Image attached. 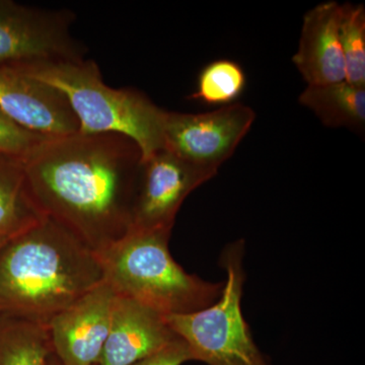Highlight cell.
Segmentation results:
<instances>
[{"mask_svg": "<svg viewBox=\"0 0 365 365\" xmlns=\"http://www.w3.org/2000/svg\"><path fill=\"white\" fill-rule=\"evenodd\" d=\"M256 114L248 106H225L201 114L168 112L163 148L199 167L217 173L248 134Z\"/></svg>", "mask_w": 365, "mask_h": 365, "instance_id": "52a82bcc", "label": "cell"}, {"mask_svg": "<svg viewBox=\"0 0 365 365\" xmlns=\"http://www.w3.org/2000/svg\"><path fill=\"white\" fill-rule=\"evenodd\" d=\"M188 361H193L191 353L187 345L179 339L165 349L132 365H182Z\"/></svg>", "mask_w": 365, "mask_h": 365, "instance_id": "d6986e66", "label": "cell"}, {"mask_svg": "<svg viewBox=\"0 0 365 365\" xmlns=\"http://www.w3.org/2000/svg\"><path fill=\"white\" fill-rule=\"evenodd\" d=\"M45 138L21 128L0 112V153L24 157Z\"/></svg>", "mask_w": 365, "mask_h": 365, "instance_id": "ac0fdd59", "label": "cell"}, {"mask_svg": "<svg viewBox=\"0 0 365 365\" xmlns=\"http://www.w3.org/2000/svg\"><path fill=\"white\" fill-rule=\"evenodd\" d=\"M339 36L345 81L365 86V9L362 4H341Z\"/></svg>", "mask_w": 365, "mask_h": 365, "instance_id": "e0dca14e", "label": "cell"}, {"mask_svg": "<svg viewBox=\"0 0 365 365\" xmlns=\"http://www.w3.org/2000/svg\"><path fill=\"white\" fill-rule=\"evenodd\" d=\"M179 339L163 314L117 295L109 335L98 365H132Z\"/></svg>", "mask_w": 365, "mask_h": 365, "instance_id": "8fae6325", "label": "cell"}, {"mask_svg": "<svg viewBox=\"0 0 365 365\" xmlns=\"http://www.w3.org/2000/svg\"><path fill=\"white\" fill-rule=\"evenodd\" d=\"M42 218L29 193L23 157L0 153V235L19 234Z\"/></svg>", "mask_w": 365, "mask_h": 365, "instance_id": "5bb4252c", "label": "cell"}, {"mask_svg": "<svg viewBox=\"0 0 365 365\" xmlns=\"http://www.w3.org/2000/svg\"><path fill=\"white\" fill-rule=\"evenodd\" d=\"M140 148L118 133L45 138L23 157L36 208L100 254L130 232Z\"/></svg>", "mask_w": 365, "mask_h": 365, "instance_id": "6da1fadb", "label": "cell"}, {"mask_svg": "<svg viewBox=\"0 0 365 365\" xmlns=\"http://www.w3.org/2000/svg\"><path fill=\"white\" fill-rule=\"evenodd\" d=\"M52 353L47 326L0 314V365H48Z\"/></svg>", "mask_w": 365, "mask_h": 365, "instance_id": "9a60e30c", "label": "cell"}, {"mask_svg": "<svg viewBox=\"0 0 365 365\" xmlns=\"http://www.w3.org/2000/svg\"><path fill=\"white\" fill-rule=\"evenodd\" d=\"M48 365H63L61 362L59 361L58 359L55 356L54 353H52L51 356H50L49 361H48Z\"/></svg>", "mask_w": 365, "mask_h": 365, "instance_id": "ffe728a7", "label": "cell"}, {"mask_svg": "<svg viewBox=\"0 0 365 365\" xmlns=\"http://www.w3.org/2000/svg\"><path fill=\"white\" fill-rule=\"evenodd\" d=\"M245 242H230L220 256L225 278L222 294L193 313L165 316L187 345L193 361L208 365H272L255 343L242 309L246 272Z\"/></svg>", "mask_w": 365, "mask_h": 365, "instance_id": "5b68a950", "label": "cell"}, {"mask_svg": "<svg viewBox=\"0 0 365 365\" xmlns=\"http://www.w3.org/2000/svg\"><path fill=\"white\" fill-rule=\"evenodd\" d=\"M72 11H51L0 0V66L85 59V46L72 37Z\"/></svg>", "mask_w": 365, "mask_h": 365, "instance_id": "8992f818", "label": "cell"}, {"mask_svg": "<svg viewBox=\"0 0 365 365\" xmlns=\"http://www.w3.org/2000/svg\"><path fill=\"white\" fill-rule=\"evenodd\" d=\"M246 86V73L239 63L232 60H215L200 71L196 90L190 98L205 105L225 107L235 104Z\"/></svg>", "mask_w": 365, "mask_h": 365, "instance_id": "2e32d148", "label": "cell"}, {"mask_svg": "<svg viewBox=\"0 0 365 365\" xmlns=\"http://www.w3.org/2000/svg\"><path fill=\"white\" fill-rule=\"evenodd\" d=\"M217 173L162 148L143 160L131 230H173L185 199Z\"/></svg>", "mask_w": 365, "mask_h": 365, "instance_id": "ba28073f", "label": "cell"}, {"mask_svg": "<svg viewBox=\"0 0 365 365\" xmlns=\"http://www.w3.org/2000/svg\"><path fill=\"white\" fill-rule=\"evenodd\" d=\"M61 91L81 133H118L138 145L143 160L163 148L167 111L134 88H113L93 60H57L11 66Z\"/></svg>", "mask_w": 365, "mask_h": 365, "instance_id": "3957f363", "label": "cell"}, {"mask_svg": "<svg viewBox=\"0 0 365 365\" xmlns=\"http://www.w3.org/2000/svg\"><path fill=\"white\" fill-rule=\"evenodd\" d=\"M0 112L21 128L57 138L79 130L66 96L11 66H0Z\"/></svg>", "mask_w": 365, "mask_h": 365, "instance_id": "30bf717a", "label": "cell"}, {"mask_svg": "<svg viewBox=\"0 0 365 365\" xmlns=\"http://www.w3.org/2000/svg\"><path fill=\"white\" fill-rule=\"evenodd\" d=\"M13 237V235H11ZM11 237H6V235H0V247L2 246V245L4 244L7 241V240L9 239Z\"/></svg>", "mask_w": 365, "mask_h": 365, "instance_id": "44dd1931", "label": "cell"}, {"mask_svg": "<svg viewBox=\"0 0 365 365\" xmlns=\"http://www.w3.org/2000/svg\"><path fill=\"white\" fill-rule=\"evenodd\" d=\"M300 105L311 110L327 127L361 132L365 126V86L347 81L307 86Z\"/></svg>", "mask_w": 365, "mask_h": 365, "instance_id": "4fadbf2b", "label": "cell"}, {"mask_svg": "<svg viewBox=\"0 0 365 365\" xmlns=\"http://www.w3.org/2000/svg\"><path fill=\"white\" fill-rule=\"evenodd\" d=\"M341 4L322 2L304 16L299 48L292 57L307 86L345 81L339 26Z\"/></svg>", "mask_w": 365, "mask_h": 365, "instance_id": "7c38bea8", "label": "cell"}, {"mask_svg": "<svg viewBox=\"0 0 365 365\" xmlns=\"http://www.w3.org/2000/svg\"><path fill=\"white\" fill-rule=\"evenodd\" d=\"M100 257L50 218L0 247V314L47 326L101 283Z\"/></svg>", "mask_w": 365, "mask_h": 365, "instance_id": "7a4b0ae2", "label": "cell"}, {"mask_svg": "<svg viewBox=\"0 0 365 365\" xmlns=\"http://www.w3.org/2000/svg\"><path fill=\"white\" fill-rule=\"evenodd\" d=\"M172 230H131L98 255L104 281L117 295L128 297L163 316L193 313L220 297L223 283L190 274L175 261Z\"/></svg>", "mask_w": 365, "mask_h": 365, "instance_id": "277c9868", "label": "cell"}, {"mask_svg": "<svg viewBox=\"0 0 365 365\" xmlns=\"http://www.w3.org/2000/svg\"><path fill=\"white\" fill-rule=\"evenodd\" d=\"M116 297L104 281L49 322L53 353L62 364L98 365Z\"/></svg>", "mask_w": 365, "mask_h": 365, "instance_id": "9c48e42d", "label": "cell"}]
</instances>
